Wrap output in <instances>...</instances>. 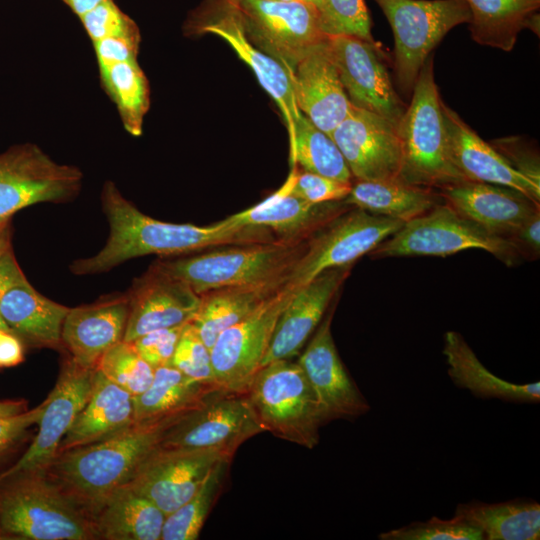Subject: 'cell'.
I'll use <instances>...</instances> for the list:
<instances>
[{"label": "cell", "instance_id": "cell-8", "mask_svg": "<svg viewBox=\"0 0 540 540\" xmlns=\"http://www.w3.org/2000/svg\"><path fill=\"white\" fill-rule=\"evenodd\" d=\"M394 35L395 72L404 93L412 92L432 50L454 27L468 23L466 0H374Z\"/></svg>", "mask_w": 540, "mask_h": 540}, {"label": "cell", "instance_id": "cell-14", "mask_svg": "<svg viewBox=\"0 0 540 540\" xmlns=\"http://www.w3.org/2000/svg\"><path fill=\"white\" fill-rule=\"evenodd\" d=\"M95 369L83 367L71 357L62 364L58 380L44 400L37 435L21 458L0 474V483L21 473L44 471L49 466L88 399Z\"/></svg>", "mask_w": 540, "mask_h": 540}, {"label": "cell", "instance_id": "cell-35", "mask_svg": "<svg viewBox=\"0 0 540 540\" xmlns=\"http://www.w3.org/2000/svg\"><path fill=\"white\" fill-rule=\"evenodd\" d=\"M453 516L481 531L483 540H538L540 505L529 499L459 503Z\"/></svg>", "mask_w": 540, "mask_h": 540}, {"label": "cell", "instance_id": "cell-58", "mask_svg": "<svg viewBox=\"0 0 540 540\" xmlns=\"http://www.w3.org/2000/svg\"><path fill=\"white\" fill-rule=\"evenodd\" d=\"M4 332H6V331H3V330L0 329V339H1Z\"/></svg>", "mask_w": 540, "mask_h": 540}, {"label": "cell", "instance_id": "cell-9", "mask_svg": "<svg viewBox=\"0 0 540 540\" xmlns=\"http://www.w3.org/2000/svg\"><path fill=\"white\" fill-rule=\"evenodd\" d=\"M403 223L360 208H349L307 239L284 287L295 290L327 269L352 265L371 253Z\"/></svg>", "mask_w": 540, "mask_h": 540}, {"label": "cell", "instance_id": "cell-37", "mask_svg": "<svg viewBox=\"0 0 540 540\" xmlns=\"http://www.w3.org/2000/svg\"><path fill=\"white\" fill-rule=\"evenodd\" d=\"M293 166L332 179L352 182L353 176L333 138L301 114L290 144Z\"/></svg>", "mask_w": 540, "mask_h": 540}, {"label": "cell", "instance_id": "cell-48", "mask_svg": "<svg viewBox=\"0 0 540 540\" xmlns=\"http://www.w3.org/2000/svg\"><path fill=\"white\" fill-rule=\"evenodd\" d=\"M506 238L521 258L537 259L540 254V210L528 216Z\"/></svg>", "mask_w": 540, "mask_h": 540}, {"label": "cell", "instance_id": "cell-12", "mask_svg": "<svg viewBox=\"0 0 540 540\" xmlns=\"http://www.w3.org/2000/svg\"><path fill=\"white\" fill-rule=\"evenodd\" d=\"M79 168L59 164L37 145L26 143L0 154V221L41 202H61L79 190Z\"/></svg>", "mask_w": 540, "mask_h": 540}, {"label": "cell", "instance_id": "cell-3", "mask_svg": "<svg viewBox=\"0 0 540 540\" xmlns=\"http://www.w3.org/2000/svg\"><path fill=\"white\" fill-rule=\"evenodd\" d=\"M2 482L0 538L95 539L90 517L43 471L21 473Z\"/></svg>", "mask_w": 540, "mask_h": 540}, {"label": "cell", "instance_id": "cell-42", "mask_svg": "<svg viewBox=\"0 0 540 540\" xmlns=\"http://www.w3.org/2000/svg\"><path fill=\"white\" fill-rule=\"evenodd\" d=\"M171 364L192 379L216 383L210 349L190 322L182 329Z\"/></svg>", "mask_w": 540, "mask_h": 540}, {"label": "cell", "instance_id": "cell-23", "mask_svg": "<svg viewBox=\"0 0 540 540\" xmlns=\"http://www.w3.org/2000/svg\"><path fill=\"white\" fill-rule=\"evenodd\" d=\"M297 166L294 165L285 183L261 203L228 219L240 226L268 229L279 240L303 242L316 231L352 206L344 200L310 203L290 193Z\"/></svg>", "mask_w": 540, "mask_h": 540}, {"label": "cell", "instance_id": "cell-49", "mask_svg": "<svg viewBox=\"0 0 540 540\" xmlns=\"http://www.w3.org/2000/svg\"><path fill=\"white\" fill-rule=\"evenodd\" d=\"M44 410V401L21 414L0 418V447L11 446L29 427L37 424Z\"/></svg>", "mask_w": 540, "mask_h": 540}, {"label": "cell", "instance_id": "cell-6", "mask_svg": "<svg viewBox=\"0 0 540 540\" xmlns=\"http://www.w3.org/2000/svg\"><path fill=\"white\" fill-rule=\"evenodd\" d=\"M307 241V240H306ZM306 241L276 239L235 245L204 254L164 261L158 269L187 283L198 295L214 289L286 280Z\"/></svg>", "mask_w": 540, "mask_h": 540}, {"label": "cell", "instance_id": "cell-25", "mask_svg": "<svg viewBox=\"0 0 540 540\" xmlns=\"http://www.w3.org/2000/svg\"><path fill=\"white\" fill-rule=\"evenodd\" d=\"M439 193L459 214L505 238L540 210L539 203L525 194L490 183L462 181L439 189Z\"/></svg>", "mask_w": 540, "mask_h": 540}, {"label": "cell", "instance_id": "cell-19", "mask_svg": "<svg viewBox=\"0 0 540 540\" xmlns=\"http://www.w3.org/2000/svg\"><path fill=\"white\" fill-rule=\"evenodd\" d=\"M129 315L124 341L163 328L184 325L196 314L201 296L187 283L153 267L128 297Z\"/></svg>", "mask_w": 540, "mask_h": 540}, {"label": "cell", "instance_id": "cell-30", "mask_svg": "<svg viewBox=\"0 0 540 540\" xmlns=\"http://www.w3.org/2000/svg\"><path fill=\"white\" fill-rule=\"evenodd\" d=\"M166 515L129 486L111 493L91 515L95 539L160 540Z\"/></svg>", "mask_w": 540, "mask_h": 540}, {"label": "cell", "instance_id": "cell-4", "mask_svg": "<svg viewBox=\"0 0 540 540\" xmlns=\"http://www.w3.org/2000/svg\"><path fill=\"white\" fill-rule=\"evenodd\" d=\"M265 432L313 449L327 420L300 365L282 359L262 366L244 390Z\"/></svg>", "mask_w": 540, "mask_h": 540}, {"label": "cell", "instance_id": "cell-11", "mask_svg": "<svg viewBox=\"0 0 540 540\" xmlns=\"http://www.w3.org/2000/svg\"><path fill=\"white\" fill-rule=\"evenodd\" d=\"M249 41L291 71L325 36L307 1L228 0Z\"/></svg>", "mask_w": 540, "mask_h": 540}, {"label": "cell", "instance_id": "cell-20", "mask_svg": "<svg viewBox=\"0 0 540 540\" xmlns=\"http://www.w3.org/2000/svg\"><path fill=\"white\" fill-rule=\"evenodd\" d=\"M326 38L309 49L288 73L300 112L331 136L352 104L341 83Z\"/></svg>", "mask_w": 540, "mask_h": 540}, {"label": "cell", "instance_id": "cell-34", "mask_svg": "<svg viewBox=\"0 0 540 540\" xmlns=\"http://www.w3.org/2000/svg\"><path fill=\"white\" fill-rule=\"evenodd\" d=\"M344 202L375 215L407 222L445 201L434 189L388 179L356 180Z\"/></svg>", "mask_w": 540, "mask_h": 540}, {"label": "cell", "instance_id": "cell-2", "mask_svg": "<svg viewBox=\"0 0 540 540\" xmlns=\"http://www.w3.org/2000/svg\"><path fill=\"white\" fill-rule=\"evenodd\" d=\"M185 413L134 422L97 442L60 452L43 472L91 519L111 493L131 480L159 447L166 430Z\"/></svg>", "mask_w": 540, "mask_h": 540}, {"label": "cell", "instance_id": "cell-41", "mask_svg": "<svg viewBox=\"0 0 540 540\" xmlns=\"http://www.w3.org/2000/svg\"><path fill=\"white\" fill-rule=\"evenodd\" d=\"M381 540H483V535L473 525L453 516L441 519L433 516L426 521H415L391 529L378 536Z\"/></svg>", "mask_w": 540, "mask_h": 540}, {"label": "cell", "instance_id": "cell-21", "mask_svg": "<svg viewBox=\"0 0 540 540\" xmlns=\"http://www.w3.org/2000/svg\"><path fill=\"white\" fill-rule=\"evenodd\" d=\"M351 266L327 269L294 290L277 321L261 367L273 361L291 359L299 353L324 318Z\"/></svg>", "mask_w": 540, "mask_h": 540}, {"label": "cell", "instance_id": "cell-40", "mask_svg": "<svg viewBox=\"0 0 540 540\" xmlns=\"http://www.w3.org/2000/svg\"><path fill=\"white\" fill-rule=\"evenodd\" d=\"M315 8L325 36H353L375 43L364 0H318Z\"/></svg>", "mask_w": 540, "mask_h": 540}, {"label": "cell", "instance_id": "cell-28", "mask_svg": "<svg viewBox=\"0 0 540 540\" xmlns=\"http://www.w3.org/2000/svg\"><path fill=\"white\" fill-rule=\"evenodd\" d=\"M134 422L133 396L96 368L88 399L63 438L58 453L97 442Z\"/></svg>", "mask_w": 540, "mask_h": 540}, {"label": "cell", "instance_id": "cell-18", "mask_svg": "<svg viewBox=\"0 0 540 540\" xmlns=\"http://www.w3.org/2000/svg\"><path fill=\"white\" fill-rule=\"evenodd\" d=\"M332 317L333 311L325 314L297 360L319 399L327 422L353 420L370 410L368 400L338 354L331 332Z\"/></svg>", "mask_w": 540, "mask_h": 540}, {"label": "cell", "instance_id": "cell-53", "mask_svg": "<svg viewBox=\"0 0 540 540\" xmlns=\"http://www.w3.org/2000/svg\"><path fill=\"white\" fill-rule=\"evenodd\" d=\"M80 18L104 0H63Z\"/></svg>", "mask_w": 540, "mask_h": 540}, {"label": "cell", "instance_id": "cell-15", "mask_svg": "<svg viewBox=\"0 0 540 540\" xmlns=\"http://www.w3.org/2000/svg\"><path fill=\"white\" fill-rule=\"evenodd\" d=\"M333 62L349 101L397 127L406 106L396 93L375 43L353 36L326 38Z\"/></svg>", "mask_w": 540, "mask_h": 540}, {"label": "cell", "instance_id": "cell-50", "mask_svg": "<svg viewBox=\"0 0 540 540\" xmlns=\"http://www.w3.org/2000/svg\"><path fill=\"white\" fill-rule=\"evenodd\" d=\"M23 274L11 249L0 258V301L7 289ZM0 329L10 332L0 315ZM11 333V332H10Z\"/></svg>", "mask_w": 540, "mask_h": 540}, {"label": "cell", "instance_id": "cell-24", "mask_svg": "<svg viewBox=\"0 0 540 540\" xmlns=\"http://www.w3.org/2000/svg\"><path fill=\"white\" fill-rule=\"evenodd\" d=\"M191 28L198 33H210L223 39L246 63L260 85L273 98L285 120L290 144L295 125L301 116L287 69L277 60L253 45L247 38L242 23L228 0H223L222 10L214 17L202 19Z\"/></svg>", "mask_w": 540, "mask_h": 540}, {"label": "cell", "instance_id": "cell-7", "mask_svg": "<svg viewBox=\"0 0 540 540\" xmlns=\"http://www.w3.org/2000/svg\"><path fill=\"white\" fill-rule=\"evenodd\" d=\"M468 249H481L508 266L520 262L513 243L491 233L443 202L407 222L370 254L375 258L406 256L444 257Z\"/></svg>", "mask_w": 540, "mask_h": 540}, {"label": "cell", "instance_id": "cell-32", "mask_svg": "<svg viewBox=\"0 0 540 540\" xmlns=\"http://www.w3.org/2000/svg\"><path fill=\"white\" fill-rule=\"evenodd\" d=\"M220 390L218 384L192 379L172 364L156 367L150 386L133 396L135 422L185 413Z\"/></svg>", "mask_w": 540, "mask_h": 540}, {"label": "cell", "instance_id": "cell-29", "mask_svg": "<svg viewBox=\"0 0 540 540\" xmlns=\"http://www.w3.org/2000/svg\"><path fill=\"white\" fill-rule=\"evenodd\" d=\"M443 355L453 383L477 398L515 403L539 402V382L516 384L496 376L483 365L464 337L456 331L445 333Z\"/></svg>", "mask_w": 540, "mask_h": 540}, {"label": "cell", "instance_id": "cell-26", "mask_svg": "<svg viewBox=\"0 0 540 540\" xmlns=\"http://www.w3.org/2000/svg\"><path fill=\"white\" fill-rule=\"evenodd\" d=\"M128 315V297L70 308L62 344L77 364L94 369L104 353L124 339Z\"/></svg>", "mask_w": 540, "mask_h": 540}, {"label": "cell", "instance_id": "cell-43", "mask_svg": "<svg viewBox=\"0 0 540 540\" xmlns=\"http://www.w3.org/2000/svg\"><path fill=\"white\" fill-rule=\"evenodd\" d=\"M92 43L108 37L139 35L136 23L113 0H104L80 17Z\"/></svg>", "mask_w": 540, "mask_h": 540}, {"label": "cell", "instance_id": "cell-57", "mask_svg": "<svg viewBox=\"0 0 540 540\" xmlns=\"http://www.w3.org/2000/svg\"><path fill=\"white\" fill-rule=\"evenodd\" d=\"M307 2L313 4L314 6H316L318 0H306Z\"/></svg>", "mask_w": 540, "mask_h": 540}, {"label": "cell", "instance_id": "cell-52", "mask_svg": "<svg viewBox=\"0 0 540 540\" xmlns=\"http://www.w3.org/2000/svg\"><path fill=\"white\" fill-rule=\"evenodd\" d=\"M27 410V402L24 400L0 401V418L15 416Z\"/></svg>", "mask_w": 540, "mask_h": 540}, {"label": "cell", "instance_id": "cell-47", "mask_svg": "<svg viewBox=\"0 0 540 540\" xmlns=\"http://www.w3.org/2000/svg\"><path fill=\"white\" fill-rule=\"evenodd\" d=\"M141 35L108 37L93 43L98 66L138 62Z\"/></svg>", "mask_w": 540, "mask_h": 540}, {"label": "cell", "instance_id": "cell-38", "mask_svg": "<svg viewBox=\"0 0 540 540\" xmlns=\"http://www.w3.org/2000/svg\"><path fill=\"white\" fill-rule=\"evenodd\" d=\"M231 460L223 459L211 469L199 489L180 507L166 515L160 540H195L226 479Z\"/></svg>", "mask_w": 540, "mask_h": 540}, {"label": "cell", "instance_id": "cell-1", "mask_svg": "<svg viewBox=\"0 0 540 540\" xmlns=\"http://www.w3.org/2000/svg\"><path fill=\"white\" fill-rule=\"evenodd\" d=\"M101 198L110 228L107 242L96 255L75 261L71 265L75 274L108 271L145 255H174L213 246L276 240L266 228L236 225L228 218L207 227L153 219L124 198L112 181L105 182Z\"/></svg>", "mask_w": 540, "mask_h": 540}, {"label": "cell", "instance_id": "cell-13", "mask_svg": "<svg viewBox=\"0 0 540 540\" xmlns=\"http://www.w3.org/2000/svg\"><path fill=\"white\" fill-rule=\"evenodd\" d=\"M294 290L281 287L245 318L226 328L210 349L216 383L244 392L270 346L277 321Z\"/></svg>", "mask_w": 540, "mask_h": 540}, {"label": "cell", "instance_id": "cell-39", "mask_svg": "<svg viewBox=\"0 0 540 540\" xmlns=\"http://www.w3.org/2000/svg\"><path fill=\"white\" fill-rule=\"evenodd\" d=\"M96 368L132 396L143 393L154 377V368L140 356L132 342L124 340L108 349Z\"/></svg>", "mask_w": 540, "mask_h": 540}, {"label": "cell", "instance_id": "cell-17", "mask_svg": "<svg viewBox=\"0 0 540 540\" xmlns=\"http://www.w3.org/2000/svg\"><path fill=\"white\" fill-rule=\"evenodd\" d=\"M223 459L232 460L215 451L158 447L125 485L168 515L199 489L211 469Z\"/></svg>", "mask_w": 540, "mask_h": 540}, {"label": "cell", "instance_id": "cell-31", "mask_svg": "<svg viewBox=\"0 0 540 540\" xmlns=\"http://www.w3.org/2000/svg\"><path fill=\"white\" fill-rule=\"evenodd\" d=\"M472 39L506 52L523 29L539 34L540 0H466Z\"/></svg>", "mask_w": 540, "mask_h": 540}, {"label": "cell", "instance_id": "cell-36", "mask_svg": "<svg viewBox=\"0 0 540 540\" xmlns=\"http://www.w3.org/2000/svg\"><path fill=\"white\" fill-rule=\"evenodd\" d=\"M99 74L103 88L116 105L125 130L132 136H140L150 106V89L138 62L99 66Z\"/></svg>", "mask_w": 540, "mask_h": 540}, {"label": "cell", "instance_id": "cell-16", "mask_svg": "<svg viewBox=\"0 0 540 540\" xmlns=\"http://www.w3.org/2000/svg\"><path fill=\"white\" fill-rule=\"evenodd\" d=\"M331 137L357 181L398 179L401 145L387 119L352 105Z\"/></svg>", "mask_w": 540, "mask_h": 540}, {"label": "cell", "instance_id": "cell-55", "mask_svg": "<svg viewBox=\"0 0 540 540\" xmlns=\"http://www.w3.org/2000/svg\"><path fill=\"white\" fill-rule=\"evenodd\" d=\"M9 447L10 446L0 447V456H2Z\"/></svg>", "mask_w": 540, "mask_h": 540}, {"label": "cell", "instance_id": "cell-56", "mask_svg": "<svg viewBox=\"0 0 540 540\" xmlns=\"http://www.w3.org/2000/svg\"><path fill=\"white\" fill-rule=\"evenodd\" d=\"M271 1H278V2H295V1H306V0H271Z\"/></svg>", "mask_w": 540, "mask_h": 540}, {"label": "cell", "instance_id": "cell-46", "mask_svg": "<svg viewBox=\"0 0 540 540\" xmlns=\"http://www.w3.org/2000/svg\"><path fill=\"white\" fill-rule=\"evenodd\" d=\"M492 147L518 173L540 185V163L535 149L520 137H506L491 142Z\"/></svg>", "mask_w": 540, "mask_h": 540}, {"label": "cell", "instance_id": "cell-51", "mask_svg": "<svg viewBox=\"0 0 540 540\" xmlns=\"http://www.w3.org/2000/svg\"><path fill=\"white\" fill-rule=\"evenodd\" d=\"M22 360L21 340L10 332H4L0 339V368L15 366Z\"/></svg>", "mask_w": 540, "mask_h": 540}, {"label": "cell", "instance_id": "cell-5", "mask_svg": "<svg viewBox=\"0 0 540 540\" xmlns=\"http://www.w3.org/2000/svg\"><path fill=\"white\" fill-rule=\"evenodd\" d=\"M441 103L430 55L397 125L402 154L398 179L403 182L439 190L465 181L448 157Z\"/></svg>", "mask_w": 540, "mask_h": 540}, {"label": "cell", "instance_id": "cell-54", "mask_svg": "<svg viewBox=\"0 0 540 540\" xmlns=\"http://www.w3.org/2000/svg\"><path fill=\"white\" fill-rule=\"evenodd\" d=\"M10 234L11 232L7 220L0 221V258L5 252L11 249Z\"/></svg>", "mask_w": 540, "mask_h": 540}, {"label": "cell", "instance_id": "cell-22", "mask_svg": "<svg viewBox=\"0 0 540 540\" xmlns=\"http://www.w3.org/2000/svg\"><path fill=\"white\" fill-rule=\"evenodd\" d=\"M441 108L448 157L465 181L509 187L540 203V185L513 169L491 144L478 136L443 101Z\"/></svg>", "mask_w": 540, "mask_h": 540}, {"label": "cell", "instance_id": "cell-44", "mask_svg": "<svg viewBox=\"0 0 540 540\" xmlns=\"http://www.w3.org/2000/svg\"><path fill=\"white\" fill-rule=\"evenodd\" d=\"M353 182H344L297 168L290 193L310 203L342 201Z\"/></svg>", "mask_w": 540, "mask_h": 540}, {"label": "cell", "instance_id": "cell-45", "mask_svg": "<svg viewBox=\"0 0 540 540\" xmlns=\"http://www.w3.org/2000/svg\"><path fill=\"white\" fill-rule=\"evenodd\" d=\"M184 325L148 332L133 340L132 344L153 368L171 364Z\"/></svg>", "mask_w": 540, "mask_h": 540}, {"label": "cell", "instance_id": "cell-10", "mask_svg": "<svg viewBox=\"0 0 540 540\" xmlns=\"http://www.w3.org/2000/svg\"><path fill=\"white\" fill-rule=\"evenodd\" d=\"M263 432L244 392L220 390L173 423L159 447L209 450L232 459L244 442Z\"/></svg>", "mask_w": 540, "mask_h": 540}, {"label": "cell", "instance_id": "cell-33", "mask_svg": "<svg viewBox=\"0 0 540 540\" xmlns=\"http://www.w3.org/2000/svg\"><path fill=\"white\" fill-rule=\"evenodd\" d=\"M284 284V281L275 280L206 292L201 295L200 306L190 323L211 349L222 331L249 315Z\"/></svg>", "mask_w": 540, "mask_h": 540}, {"label": "cell", "instance_id": "cell-27", "mask_svg": "<svg viewBox=\"0 0 540 540\" xmlns=\"http://www.w3.org/2000/svg\"><path fill=\"white\" fill-rule=\"evenodd\" d=\"M70 308L36 291L22 274L4 293L0 315L10 332L36 347L62 344V326Z\"/></svg>", "mask_w": 540, "mask_h": 540}]
</instances>
